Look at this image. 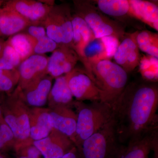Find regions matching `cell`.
Instances as JSON below:
<instances>
[{
  "instance_id": "obj_32",
  "label": "cell",
  "mask_w": 158,
  "mask_h": 158,
  "mask_svg": "<svg viewBox=\"0 0 158 158\" xmlns=\"http://www.w3.org/2000/svg\"><path fill=\"white\" fill-rule=\"evenodd\" d=\"M60 158H81V157L76 147H75L70 151Z\"/></svg>"
},
{
  "instance_id": "obj_26",
  "label": "cell",
  "mask_w": 158,
  "mask_h": 158,
  "mask_svg": "<svg viewBox=\"0 0 158 158\" xmlns=\"http://www.w3.org/2000/svg\"><path fill=\"white\" fill-rule=\"evenodd\" d=\"M158 63V58L155 57L148 55L141 57L138 66L144 80L157 82Z\"/></svg>"
},
{
  "instance_id": "obj_36",
  "label": "cell",
  "mask_w": 158,
  "mask_h": 158,
  "mask_svg": "<svg viewBox=\"0 0 158 158\" xmlns=\"http://www.w3.org/2000/svg\"><path fill=\"white\" fill-rule=\"evenodd\" d=\"M41 2L44 3L46 5L50 6H53L55 5V1L52 0H43V1H40Z\"/></svg>"
},
{
  "instance_id": "obj_31",
  "label": "cell",
  "mask_w": 158,
  "mask_h": 158,
  "mask_svg": "<svg viewBox=\"0 0 158 158\" xmlns=\"http://www.w3.org/2000/svg\"><path fill=\"white\" fill-rule=\"evenodd\" d=\"M24 33L37 40L47 36L44 27L39 25H31L25 29Z\"/></svg>"
},
{
  "instance_id": "obj_13",
  "label": "cell",
  "mask_w": 158,
  "mask_h": 158,
  "mask_svg": "<svg viewBox=\"0 0 158 158\" xmlns=\"http://www.w3.org/2000/svg\"><path fill=\"white\" fill-rule=\"evenodd\" d=\"M4 5L17 11L32 25L42 26L53 7L34 0H10Z\"/></svg>"
},
{
  "instance_id": "obj_14",
  "label": "cell",
  "mask_w": 158,
  "mask_h": 158,
  "mask_svg": "<svg viewBox=\"0 0 158 158\" xmlns=\"http://www.w3.org/2000/svg\"><path fill=\"white\" fill-rule=\"evenodd\" d=\"M53 78L48 74L34 80L21 89L22 97L28 106L42 107L48 102Z\"/></svg>"
},
{
  "instance_id": "obj_37",
  "label": "cell",
  "mask_w": 158,
  "mask_h": 158,
  "mask_svg": "<svg viewBox=\"0 0 158 158\" xmlns=\"http://www.w3.org/2000/svg\"><path fill=\"white\" fill-rule=\"evenodd\" d=\"M3 99L2 98L0 97V117H2V103Z\"/></svg>"
},
{
  "instance_id": "obj_8",
  "label": "cell",
  "mask_w": 158,
  "mask_h": 158,
  "mask_svg": "<svg viewBox=\"0 0 158 158\" xmlns=\"http://www.w3.org/2000/svg\"><path fill=\"white\" fill-rule=\"evenodd\" d=\"M65 75L71 92L77 101H101V90L85 69L75 67Z\"/></svg>"
},
{
  "instance_id": "obj_19",
  "label": "cell",
  "mask_w": 158,
  "mask_h": 158,
  "mask_svg": "<svg viewBox=\"0 0 158 158\" xmlns=\"http://www.w3.org/2000/svg\"><path fill=\"white\" fill-rule=\"evenodd\" d=\"M31 25L27 20L10 7L4 5L1 8L0 37H11L24 31Z\"/></svg>"
},
{
  "instance_id": "obj_27",
  "label": "cell",
  "mask_w": 158,
  "mask_h": 158,
  "mask_svg": "<svg viewBox=\"0 0 158 158\" xmlns=\"http://www.w3.org/2000/svg\"><path fill=\"white\" fill-rule=\"evenodd\" d=\"M17 69L6 70L0 69V93L9 94L17 87L19 81Z\"/></svg>"
},
{
  "instance_id": "obj_9",
  "label": "cell",
  "mask_w": 158,
  "mask_h": 158,
  "mask_svg": "<svg viewBox=\"0 0 158 158\" xmlns=\"http://www.w3.org/2000/svg\"><path fill=\"white\" fill-rule=\"evenodd\" d=\"M44 158H60L76 147L72 141L64 134L53 129L47 137L33 141Z\"/></svg>"
},
{
  "instance_id": "obj_25",
  "label": "cell",
  "mask_w": 158,
  "mask_h": 158,
  "mask_svg": "<svg viewBox=\"0 0 158 158\" xmlns=\"http://www.w3.org/2000/svg\"><path fill=\"white\" fill-rule=\"evenodd\" d=\"M137 42L139 50L148 56L158 58V34L148 30L138 31Z\"/></svg>"
},
{
  "instance_id": "obj_38",
  "label": "cell",
  "mask_w": 158,
  "mask_h": 158,
  "mask_svg": "<svg viewBox=\"0 0 158 158\" xmlns=\"http://www.w3.org/2000/svg\"><path fill=\"white\" fill-rule=\"evenodd\" d=\"M0 158H7L6 156L2 152H0Z\"/></svg>"
},
{
  "instance_id": "obj_10",
  "label": "cell",
  "mask_w": 158,
  "mask_h": 158,
  "mask_svg": "<svg viewBox=\"0 0 158 158\" xmlns=\"http://www.w3.org/2000/svg\"><path fill=\"white\" fill-rule=\"evenodd\" d=\"M139 31L126 33L114 55L116 63L127 73L131 72L138 66L141 55L137 42V36Z\"/></svg>"
},
{
  "instance_id": "obj_3",
  "label": "cell",
  "mask_w": 158,
  "mask_h": 158,
  "mask_svg": "<svg viewBox=\"0 0 158 158\" xmlns=\"http://www.w3.org/2000/svg\"><path fill=\"white\" fill-rule=\"evenodd\" d=\"M90 66L94 82L101 90V102L111 106L127 85L128 73L109 59L90 63Z\"/></svg>"
},
{
  "instance_id": "obj_2",
  "label": "cell",
  "mask_w": 158,
  "mask_h": 158,
  "mask_svg": "<svg viewBox=\"0 0 158 158\" xmlns=\"http://www.w3.org/2000/svg\"><path fill=\"white\" fill-rule=\"evenodd\" d=\"M2 109L3 118L14 135L15 144L13 148L15 151L32 144L29 120L30 108L22 97L18 86L3 99Z\"/></svg>"
},
{
  "instance_id": "obj_33",
  "label": "cell",
  "mask_w": 158,
  "mask_h": 158,
  "mask_svg": "<svg viewBox=\"0 0 158 158\" xmlns=\"http://www.w3.org/2000/svg\"><path fill=\"white\" fill-rule=\"evenodd\" d=\"M152 150L154 152L152 158H158V139L155 141L153 145Z\"/></svg>"
},
{
  "instance_id": "obj_5",
  "label": "cell",
  "mask_w": 158,
  "mask_h": 158,
  "mask_svg": "<svg viewBox=\"0 0 158 158\" xmlns=\"http://www.w3.org/2000/svg\"><path fill=\"white\" fill-rule=\"evenodd\" d=\"M75 13L82 18L93 31L96 38L111 37L121 40L126 32L125 26L111 19L89 0H73Z\"/></svg>"
},
{
  "instance_id": "obj_34",
  "label": "cell",
  "mask_w": 158,
  "mask_h": 158,
  "mask_svg": "<svg viewBox=\"0 0 158 158\" xmlns=\"http://www.w3.org/2000/svg\"><path fill=\"white\" fill-rule=\"evenodd\" d=\"M9 149L7 146H6V144L3 141L2 136L0 134V152H3V151Z\"/></svg>"
},
{
  "instance_id": "obj_11",
  "label": "cell",
  "mask_w": 158,
  "mask_h": 158,
  "mask_svg": "<svg viewBox=\"0 0 158 158\" xmlns=\"http://www.w3.org/2000/svg\"><path fill=\"white\" fill-rule=\"evenodd\" d=\"M80 61L78 55L73 48L60 45L48 57L47 73L53 79L69 73Z\"/></svg>"
},
{
  "instance_id": "obj_28",
  "label": "cell",
  "mask_w": 158,
  "mask_h": 158,
  "mask_svg": "<svg viewBox=\"0 0 158 158\" xmlns=\"http://www.w3.org/2000/svg\"><path fill=\"white\" fill-rule=\"evenodd\" d=\"M59 45L47 36L37 40L34 49V54L45 55L47 53L53 52Z\"/></svg>"
},
{
  "instance_id": "obj_21",
  "label": "cell",
  "mask_w": 158,
  "mask_h": 158,
  "mask_svg": "<svg viewBox=\"0 0 158 158\" xmlns=\"http://www.w3.org/2000/svg\"><path fill=\"white\" fill-rule=\"evenodd\" d=\"M72 22L73 47L80 58L86 45L96 38L88 24L78 15L72 14Z\"/></svg>"
},
{
  "instance_id": "obj_23",
  "label": "cell",
  "mask_w": 158,
  "mask_h": 158,
  "mask_svg": "<svg viewBox=\"0 0 158 158\" xmlns=\"http://www.w3.org/2000/svg\"><path fill=\"white\" fill-rule=\"evenodd\" d=\"M108 58L107 50L102 38H95L86 45L79 59L84 65L85 70L93 81L90 63Z\"/></svg>"
},
{
  "instance_id": "obj_12",
  "label": "cell",
  "mask_w": 158,
  "mask_h": 158,
  "mask_svg": "<svg viewBox=\"0 0 158 158\" xmlns=\"http://www.w3.org/2000/svg\"><path fill=\"white\" fill-rule=\"evenodd\" d=\"M101 12L113 18L123 25H131L136 28H142L138 25L139 21L131 13L129 0H95L91 1Z\"/></svg>"
},
{
  "instance_id": "obj_18",
  "label": "cell",
  "mask_w": 158,
  "mask_h": 158,
  "mask_svg": "<svg viewBox=\"0 0 158 158\" xmlns=\"http://www.w3.org/2000/svg\"><path fill=\"white\" fill-rule=\"evenodd\" d=\"M29 120L30 137L33 141L47 137L53 129L49 108H30Z\"/></svg>"
},
{
  "instance_id": "obj_35",
  "label": "cell",
  "mask_w": 158,
  "mask_h": 158,
  "mask_svg": "<svg viewBox=\"0 0 158 158\" xmlns=\"http://www.w3.org/2000/svg\"><path fill=\"white\" fill-rule=\"evenodd\" d=\"M5 44H6V41L3 38L0 37V57L2 56V55Z\"/></svg>"
},
{
  "instance_id": "obj_24",
  "label": "cell",
  "mask_w": 158,
  "mask_h": 158,
  "mask_svg": "<svg viewBox=\"0 0 158 158\" xmlns=\"http://www.w3.org/2000/svg\"><path fill=\"white\" fill-rule=\"evenodd\" d=\"M6 41L17 52L23 62L34 55L37 40L24 32H21L9 37Z\"/></svg>"
},
{
  "instance_id": "obj_20",
  "label": "cell",
  "mask_w": 158,
  "mask_h": 158,
  "mask_svg": "<svg viewBox=\"0 0 158 158\" xmlns=\"http://www.w3.org/2000/svg\"><path fill=\"white\" fill-rule=\"evenodd\" d=\"M131 13L139 21L158 31V6L154 1L129 0Z\"/></svg>"
},
{
  "instance_id": "obj_16",
  "label": "cell",
  "mask_w": 158,
  "mask_h": 158,
  "mask_svg": "<svg viewBox=\"0 0 158 158\" xmlns=\"http://www.w3.org/2000/svg\"><path fill=\"white\" fill-rule=\"evenodd\" d=\"M49 109L53 128L67 136L75 145L77 113L68 107L59 106Z\"/></svg>"
},
{
  "instance_id": "obj_4",
  "label": "cell",
  "mask_w": 158,
  "mask_h": 158,
  "mask_svg": "<svg viewBox=\"0 0 158 158\" xmlns=\"http://www.w3.org/2000/svg\"><path fill=\"white\" fill-rule=\"evenodd\" d=\"M73 106L77 115L75 146L78 149L83 141L112 119V110L111 105L101 101L88 104L75 101Z\"/></svg>"
},
{
  "instance_id": "obj_39",
  "label": "cell",
  "mask_w": 158,
  "mask_h": 158,
  "mask_svg": "<svg viewBox=\"0 0 158 158\" xmlns=\"http://www.w3.org/2000/svg\"><path fill=\"white\" fill-rule=\"evenodd\" d=\"M4 2H5V1H1V0H0V9L1 8V6H2Z\"/></svg>"
},
{
  "instance_id": "obj_15",
  "label": "cell",
  "mask_w": 158,
  "mask_h": 158,
  "mask_svg": "<svg viewBox=\"0 0 158 158\" xmlns=\"http://www.w3.org/2000/svg\"><path fill=\"white\" fill-rule=\"evenodd\" d=\"M48 60L45 55L34 54L22 62L17 68L19 76L17 86L23 89L34 80L48 74Z\"/></svg>"
},
{
  "instance_id": "obj_6",
  "label": "cell",
  "mask_w": 158,
  "mask_h": 158,
  "mask_svg": "<svg viewBox=\"0 0 158 158\" xmlns=\"http://www.w3.org/2000/svg\"><path fill=\"white\" fill-rule=\"evenodd\" d=\"M122 144L112 118L83 141L77 150L81 158H115Z\"/></svg>"
},
{
  "instance_id": "obj_22",
  "label": "cell",
  "mask_w": 158,
  "mask_h": 158,
  "mask_svg": "<svg viewBox=\"0 0 158 158\" xmlns=\"http://www.w3.org/2000/svg\"><path fill=\"white\" fill-rule=\"evenodd\" d=\"M74 102L65 75L55 79L49 94V108L59 106L72 108L74 107Z\"/></svg>"
},
{
  "instance_id": "obj_1",
  "label": "cell",
  "mask_w": 158,
  "mask_h": 158,
  "mask_svg": "<svg viewBox=\"0 0 158 158\" xmlns=\"http://www.w3.org/2000/svg\"><path fill=\"white\" fill-rule=\"evenodd\" d=\"M111 107L121 144L142 138L158 129L157 82L144 79L130 82Z\"/></svg>"
},
{
  "instance_id": "obj_30",
  "label": "cell",
  "mask_w": 158,
  "mask_h": 158,
  "mask_svg": "<svg viewBox=\"0 0 158 158\" xmlns=\"http://www.w3.org/2000/svg\"><path fill=\"white\" fill-rule=\"evenodd\" d=\"M15 152L16 158H41V153L33 144L21 148Z\"/></svg>"
},
{
  "instance_id": "obj_29",
  "label": "cell",
  "mask_w": 158,
  "mask_h": 158,
  "mask_svg": "<svg viewBox=\"0 0 158 158\" xmlns=\"http://www.w3.org/2000/svg\"><path fill=\"white\" fill-rule=\"evenodd\" d=\"M2 57L7 62L11 63L16 69H17L22 62L19 54L7 41H6Z\"/></svg>"
},
{
  "instance_id": "obj_17",
  "label": "cell",
  "mask_w": 158,
  "mask_h": 158,
  "mask_svg": "<svg viewBox=\"0 0 158 158\" xmlns=\"http://www.w3.org/2000/svg\"><path fill=\"white\" fill-rule=\"evenodd\" d=\"M158 138V129L144 137L127 144H122L115 158H148L155 141Z\"/></svg>"
},
{
  "instance_id": "obj_7",
  "label": "cell",
  "mask_w": 158,
  "mask_h": 158,
  "mask_svg": "<svg viewBox=\"0 0 158 158\" xmlns=\"http://www.w3.org/2000/svg\"><path fill=\"white\" fill-rule=\"evenodd\" d=\"M72 14L68 3L55 5L43 23L47 36L59 46L73 47Z\"/></svg>"
}]
</instances>
